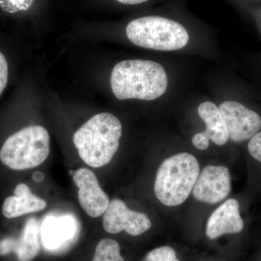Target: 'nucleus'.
<instances>
[{
    "instance_id": "nucleus-1",
    "label": "nucleus",
    "mask_w": 261,
    "mask_h": 261,
    "mask_svg": "<svg viewBox=\"0 0 261 261\" xmlns=\"http://www.w3.org/2000/svg\"><path fill=\"white\" fill-rule=\"evenodd\" d=\"M111 85L113 94L119 100L150 101L165 94L168 77L159 63L127 60L115 65L111 73Z\"/></svg>"
},
{
    "instance_id": "nucleus-2",
    "label": "nucleus",
    "mask_w": 261,
    "mask_h": 261,
    "mask_svg": "<svg viewBox=\"0 0 261 261\" xmlns=\"http://www.w3.org/2000/svg\"><path fill=\"white\" fill-rule=\"evenodd\" d=\"M122 136L121 121L112 113L95 115L73 135V143L81 159L92 168L111 162L118 151Z\"/></svg>"
},
{
    "instance_id": "nucleus-3",
    "label": "nucleus",
    "mask_w": 261,
    "mask_h": 261,
    "mask_svg": "<svg viewBox=\"0 0 261 261\" xmlns=\"http://www.w3.org/2000/svg\"><path fill=\"white\" fill-rule=\"evenodd\" d=\"M200 174V165L195 156L180 152L163 161L154 181V194L164 205H181L191 194Z\"/></svg>"
},
{
    "instance_id": "nucleus-4",
    "label": "nucleus",
    "mask_w": 261,
    "mask_h": 261,
    "mask_svg": "<svg viewBox=\"0 0 261 261\" xmlns=\"http://www.w3.org/2000/svg\"><path fill=\"white\" fill-rule=\"evenodd\" d=\"M49 152V132L42 126H30L8 137L0 149V161L10 169L23 171L42 165Z\"/></svg>"
},
{
    "instance_id": "nucleus-5",
    "label": "nucleus",
    "mask_w": 261,
    "mask_h": 261,
    "mask_svg": "<svg viewBox=\"0 0 261 261\" xmlns=\"http://www.w3.org/2000/svg\"><path fill=\"white\" fill-rule=\"evenodd\" d=\"M126 36L138 47L160 51H173L187 45L189 34L178 22L159 16H146L132 20Z\"/></svg>"
},
{
    "instance_id": "nucleus-6",
    "label": "nucleus",
    "mask_w": 261,
    "mask_h": 261,
    "mask_svg": "<svg viewBox=\"0 0 261 261\" xmlns=\"http://www.w3.org/2000/svg\"><path fill=\"white\" fill-rule=\"evenodd\" d=\"M102 226L110 233L125 231L130 236L137 237L148 231L152 222L147 215L130 210L123 200L113 199L103 216Z\"/></svg>"
},
{
    "instance_id": "nucleus-7",
    "label": "nucleus",
    "mask_w": 261,
    "mask_h": 261,
    "mask_svg": "<svg viewBox=\"0 0 261 261\" xmlns=\"http://www.w3.org/2000/svg\"><path fill=\"white\" fill-rule=\"evenodd\" d=\"M227 127L229 140L240 143L250 140L261 128L260 116L255 111L234 101H226L220 106Z\"/></svg>"
},
{
    "instance_id": "nucleus-8",
    "label": "nucleus",
    "mask_w": 261,
    "mask_h": 261,
    "mask_svg": "<svg viewBox=\"0 0 261 261\" xmlns=\"http://www.w3.org/2000/svg\"><path fill=\"white\" fill-rule=\"evenodd\" d=\"M231 190V174L228 168L207 166L199 174L192 194L196 200L214 205L227 197Z\"/></svg>"
},
{
    "instance_id": "nucleus-9",
    "label": "nucleus",
    "mask_w": 261,
    "mask_h": 261,
    "mask_svg": "<svg viewBox=\"0 0 261 261\" xmlns=\"http://www.w3.org/2000/svg\"><path fill=\"white\" fill-rule=\"evenodd\" d=\"M73 180L79 188V202L84 212L92 218L104 214L109 206V197L103 191L93 171L80 168L73 173Z\"/></svg>"
},
{
    "instance_id": "nucleus-10",
    "label": "nucleus",
    "mask_w": 261,
    "mask_h": 261,
    "mask_svg": "<svg viewBox=\"0 0 261 261\" xmlns=\"http://www.w3.org/2000/svg\"><path fill=\"white\" fill-rule=\"evenodd\" d=\"M40 250V227L36 218H29L18 238H5L0 241V255L14 252L18 261H32Z\"/></svg>"
},
{
    "instance_id": "nucleus-11",
    "label": "nucleus",
    "mask_w": 261,
    "mask_h": 261,
    "mask_svg": "<svg viewBox=\"0 0 261 261\" xmlns=\"http://www.w3.org/2000/svg\"><path fill=\"white\" fill-rule=\"evenodd\" d=\"M243 228L244 221L240 216L238 201L231 198L211 214L206 224L205 234L214 240L224 234L240 233Z\"/></svg>"
},
{
    "instance_id": "nucleus-12",
    "label": "nucleus",
    "mask_w": 261,
    "mask_h": 261,
    "mask_svg": "<svg viewBox=\"0 0 261 261\" xmlns=\"http://www.w3.org/2000/svg\"><path fill=\"white\" fill-rule=\"evenodd\" d=\"M40 231L44 248L48 251L57 252L68 247L74 240L76 226L74 220L70 216H49L44 220Z\"/></svg>"
},
{
    "instance_id": "nucleus-13",
    "label": "nucleus",
    "mask_w": 261,
    "mask_h": 261,
    "mask_svg": "<svg viewBox=\"0 0 261 261\" xmlns=\"http://www.w3.org/2000/svg\"><path fill=\"white\" fill-rule=\"evenodd\" d=\"M47 202L37 197L25 184L17 185L14 195L7 197L3 205V214L8 219H14L25 214L39 212L47 207Z\"/></svg>"
},
{
    "instance_id": "nucleus-14",
    "label": "nucleus",
    "mask_w": 261,
    "mask_h": 261,
    "mask_svg": "<svg viewBox=\"0 0 261 261\" xmlns=\"http://www.w3.org/2000/svg\"><path fill=\"white\" fill-rule=\"evenodd\" d=\"M198 113L206 125L204 133L209 140L219 146L224 145L229 140L227 127L219 108L212 102L201 103Z\"/></svg>"
},
{
    "instance_id": "nucleus-15",
    "label": "nucleus",
    "mask_w": 261,
    "mask_h": 261,
    "mask_svg": "<svg viewBox=\"0 0 261 261\" xmlns=\"http://www.w3.org/2000/svg\"><path fill=\"white\" fill-rule=\"evenodd\" d=\"M92 261H125L119 243L113 239H103L97 244Z\"/></svg>"
},
{
    "instance_id": "nucleus-16",
    "label": "nucleus",
    "mask_w": 261,
    "mask_h": 261,
    "mask_svg": "<svg viewBox=\"0 0 261 261\" xmlns=\"http://www.w3.org/2000/svg\"><path fill=\"white\" fill-rule=\"evenodd\" d=\"M145 261H181L174 249L169 246L158 247L146 255Z\"/></svg>"
},
{
    "instance_id": "nucleus-17",
    "label": "nucleus",
    "mask_w": 261,
    "mask_h": 261,
    "mask_svg": "<svg viewBox=\"0 0 261 261\" xmlns=\"http://www.w3.org/2000/svg\"><path fill=\"white\" fill-rule=\"evenodd\" d=\"M34 0H0V8L10 13L28 10Z\"/></svg>"
},
{
    "instance_id": "nucleus-18",
    "label": "nucleus",
    "mask_w": 261,
    "mask_h": 261,
    "mask_svg": "<svg viewBox=\"0 0 261 261\" xmlns=\"http://www.w3.org/2000/svg\"><path fill=\"white\" fill-rule=\"evenodd\" d=\"M247 149L252 157L261 163V132L250 139Z\"/></svg>"
},
{
    "instance_id": "nucleus-19",
    "label": "nucleus",
    "mask_w": 261,
    "mask_h": 261,
    "mask_svg": "<svg viewBox=\"0 0 261 261\" xmlns=\"http://www.w3.org/2000/svg\"><path fill=\"white\" fill-rule=\"evenodd\" d=\"M8 81V65L4 55L0 51V95L6 87Z\"/></svg>"
},
{
    "instance_id": "nucleus-20",
    "label": "nucleus",
    "mask_w": 261,
    "mask_h": 261,
    "mask_svg": "<svg viewBox=\"0 0 261 261\" xmlns=\"http://www.w3.org/2000/svg\"><path fill=\"white\" fill-rule=\"evenodd\" d=\"M192 142L196 148L205 150L209 147V139L204 132L196 134L192 138Z\"/></svg>"
},
{
    "instance_id": "nucleus-21",
    "label": "nucleus",
    "mask_w": 261,
    "mask_h": 261,
    "mask_svg": "<svg viewBox=\"0 0 261 261\" xmlns=\"http://www.w3.org/2000/svg\"><path fill=\"white\" fill-rule=\"evenodd\" d=\"M116 1L124 5H138L141 4V3H145V2H147L148 0H116Z\"/></svg>"
}]
</instances>
